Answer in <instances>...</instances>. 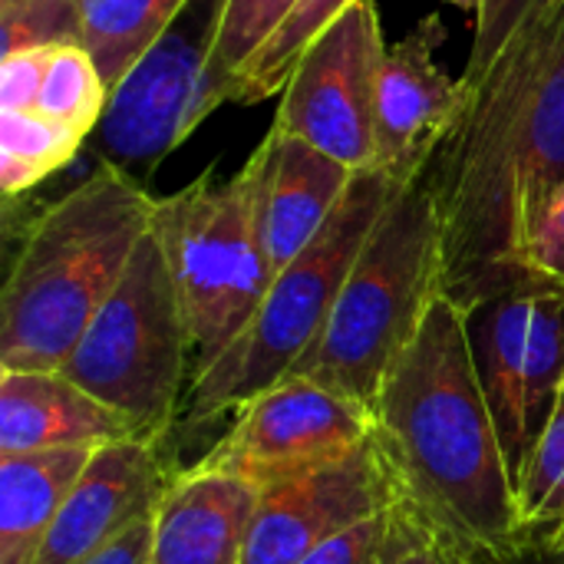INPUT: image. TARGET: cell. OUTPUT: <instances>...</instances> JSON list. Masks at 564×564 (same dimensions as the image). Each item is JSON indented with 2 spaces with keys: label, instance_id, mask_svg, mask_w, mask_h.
<instances>
[{
  "label": "cell",
  "instance_id": "6da1fadb",
  "mask_svg": "<svg viewBox=\"0 0 564 564\" xmlns=\"http://www.w3.org/2000/svg\"><path fill=\"white\" fill-rule=\"evenodd\" d=\"M373 440L393 469L400 502L453 564H509L519 552V506L486 406L466 311L436 297L370 406Z\"/></svg>",
  "mask_w": 564,
  "mask_h": 564
},
{
  "label": "cell",
  "instance_id": "7a4b0ae2",
  "mask_svg": "<svg viewBox=\"0 0 564 564\" xmlns=\"http://www.w3.org/2000/svg\"><path fill=\"white\" fill-rule=\"evenodd\" d=\"M446 198L525 245L564 188V0L558 30H519L486 76L463 86L456 126L436 152ZM529 271V268H525Z\"/></svg>",
  "mask_w": 564,
  "mask_h": 564
},
{
  "label": "cell",
  "instance_id": "3957f363",
  "mask_svg": "<svg viewBox=\"0 0 564 564\" xmlns=\"http://www.w3.org/2000/svg\"><path fill=\"white\" fill-rule=\"evenodd\" d=\"M155 195L96 165L23 228L0 294V370H59L152 231Z\"/></svg>",
  "mask_w": 564,
  "mask_h": 564
},
{
  "label": "cell",
  "instance_id": "277c9868",
  "mask_svg": "<svg viewBox=\"0 0 564 564\" xmlns=\"http://www.w3.org/2000/svg\"><path fill=\"white\" fill-rule=\"evenodd\" d=\"M443 294L440 215L426 172L406 178L373 225L330 321L288 380L373 406L383 377Z\"/></svg>",
  "mask_w": 564,
  "mask_h": 564
},
{
  "label": "cell",
  "instance_id": "5b68a950",
  "mask_svg": "<svg viewBox=\"0 0 564 564\" xmlns=\"http://www.w3.org/2000/svg\"><path fill=\"white\" fill-rule=\"evenodd\" d=\"M403 182V175L387 169L354 175L330 221L284 271L274 274L248 327L208 370L192 380L182 406L185 423L195 426L221 413H235L248 400L288 380V373L324 334L354 261Z\"/></svg>",
  "mask_w": 564,
  "mask_h": 564
},
{
  "label": "cell",
  "instance_id": "8992f818",
  "mask_svg": "<svg viewBox=\"0 0 564 564\" xmlns=\"http://www.w3.org/2000/svg\"><path fill=\"white\" fill-rule=\"evenodd\" d=\"M258 155L238 175L212 172L155 198L152 235L159 238L185 314L195 373L208 370L261 307L274 271L258 221Z\"/></svg>",
  "mask_w": 564,
  "mask_h": 564
},
{
  "label": "cell",
  "instance_id": "52a82bcc",
  "mask_svg": "<svg viewBox=\"0 0 564 564\" xmlns=\"http://www.w3.org/2000/svg\"><path fill=\"white\" fill-rule=\"evenodd\" d=\"M59 373L116 410L135 440L162 446L172 433L195 360L175 281L152 231Z\"/></svg>",
  "mask_w": 564,
  "mask_h": 564
},
{
  "label": "cell",
  "instance_id": "ba28073f",
  "mask_svg": "<svg viewBox=\"0 0 564 564\" xmlns=\"http://www.w3.org/2000/svg\"><path fill=\"white\" fill-rule=\"evenodd\" d=\"M218 3L221 0H192L119 79L86 142L96 165H109L142 185L165 155L202 126L205 66Z\"/></svg>",
  "mask_w": 564,
  "mask_h": 564
},
{
  "label": "cell",
  "instance_id": "9c48e42d",
  "mask_svg": "<svg viewBox=\"0 0 564 564\" xmlns=\"http://www.w3.org/2000/svg\"><path fill=\"white\" fill-rule=\"evenodd\" d=\"M387 40L373 0L347 7L297 59L274 126L317 145L350 172L373 169L377 83Z\"/></svg>",
  "mask_w": 564,
  "mask_h": 564
},
{
  "label": "cell",
  "instance_id": "30bf717a",
  "mask_svg": "<svg viewBox=\"0 0 564 564\" xmlns=\"http://www.w3.org/2000/svg\"><path fill=\"white\" fill-rule=\"evenodd\" d=\"M373 436V413L311 380H281L235 410L225 436L198 459L258 492L344 459Z\"/></svg>",
  "mask_w": 564,
  "mask_h": 564
},
{
  "label": "cell",
  "instance_id": "8fae6325",
  "mask_svg": "<svg viewBox=\"0 0 564 564\" xmlns=\"http://www.w3.org/2000/svg\"><path fill=\"white\" fill-rule=\"evenodd\" d=\"M400 502L377 440L261 492L245 564H301L327 539Z\"/></svg>",
  "mask_w": 564,
  "mask_h": 564
},
{
  "label": "cell",
  "instance_id": "7c38bea8",
  "mask_svg": "<svg viewBox=\"0 0 564 564\" xmlns=\"http://www.w3.org/2000/svg\"><path fill=\"white\" fill-rule=\"evenodd\" d=\"M446 40L440 13L423 17L403 40L387 46L377 83V155L373 169L423 175L463 109V83L440 63Z\"/></svg>",
  "mask_w": 564,
  "mask_h": 564
},
{
  "label": "cell",
  "instance_id": "4fadbf2b",
  "mask_svg": "<svg viewBox=\"0 0 564 564\" xmlns=\"http://www.w3.org/2000/svg\"><path fill=\"white\" fill-rule=\"evenodd\" d=\"M175 473H169L159 443L122 440L99 446L69 489L36 564L89 558L135 522L152 519Z\"/></svg>",
  "mask_w": 564,
  "mask_h": 564
},
{
  "label": "cell",
  "instance_id": "5bb4252c",
  "mask_svg": "<svg viewBox=\"0 0 564 564\" xmlns=\"http://www.w3.org/2000/svg\"><path fill=\"white\" fill-rule=\"evenodd\" d=\"M258 155V221L271 271H284L330 221L357 172L317 145L271 126Z\"/></svg>",
  "mask_w": 564,
  "mask_h": 564
},
{
  "label": "cell",
  "instance_id": "9a60e30c",
  "mask_svg": "<svg viewBox=\"0 0 564 564\" xmlns=\"http://www.w3.org/2000/svg\"><path fill=\"white\" fill-rule=\"evenodd\" d=\"M258 499L251 482L195 463L169 482L152 516L149 564H245Z\"/></svg>",
  "mask_w": 564,
  "mask_h": 564
},
{
  "label": "cell",
  "instance_id": "2e32d148",
  "mask_svg": "<svg viewBox=\"0 0 564 564\" xmlns=\"http://www.w3.org/2000/svg\"><path fill=\"white\" fill-rule=\"evenodd\" d=\"M539 284L542 281L519 284L466 311L473 367L486 406L492 413L516 489L532 459V446L525 433V354H529V324H532Z\"/></svg>",
  "mask_w": 564,
  "mask_h": 564
},
{
  "label": "cell",
  "instance_id": "e0dca14e",
  "mask_svg": "<svg viewBox=\"0 0 564 564\" xmlns=\"http://www.w3.org/2000/svg\"><path fill=\"white\" fill-rule=\"evenodd\" d=\"M122 440L132 426L59 370H0V456Z\"/></svg>",
  "mask_w": 564,
  "mask_h": 564
},
{
  "label": "cell",
  "instance_id": "ac0fdd59",
  "mask_svg": "<svg viewBox=\"0 0 564 564\" xmlns=\"http://www.w3.org/2000/svg\"><path fill=\"white\" fill-rule=\"evenodd\" d=\"M96 449L63 446L0 456V564H36L69 489Z\"/></svg>",
  "mask_w": 564,
  "mask_h": 564
},
{
  "label": "cell",
  "instance_id": "d6986e66",
  "mask_svg": "<svg viewBox=\"0 0 564 564\" xmlns=\"http://www.w3.org/2000/svg\"><path fill=\"white\" fill-rule=\"evenodd\" d=\"M83 46L96 59L109 93L139 56L185 13L192 0H76Z\"/></svg>",
  "mask_w": 564,
  "mask_h": 564
},
{
  "label": "cell",
  "instance_id": "ffe728a7",
  "mask_svg": "<svg viewBox=\"0 0 564 564\" xmlns=\"http://www.w3.org/2000/svg\"><path fill=\"white\" fill-rule=\"evenodd\" d=\"M86 132L40 112H0V188L13 202L30 188L43 185L50 175L63 172L83 145Z\"/></svg>",
  "mask_w": 564,
  "mask_h": 564
},
{
  "label": "cell",
  "instance_id": "44dd1931",
  "mask_svg": "<svg viewBox=\"0 0 564 564\" xmlns=\"http://www.w3.org/2000/svg\"><path fill=\"white\" fill-rule=\"evenodd\" d=\"M301 7V0H221L215 17V40L205 66L202 122L228 102L238 73L274 36V30Z\"/></svg>",
  "mask_w": 564,
  "mask_h": 564
},
{
  "label": "cell",
  "instance_id": "7402d4cb",
  "mask_svg": "<svg viewBox=\"0 0 564 564\" xmlns=\"http://www.w3.org/2000/svg\"><path fill=\"white\" fill-rule=\"evenodd\" d=\"M522 552L564 549V393L516 489Z\"/></svg>",
  "mask_w": 564,
  "mask_h": 564
},
{
  "label": "cell",
  "instance_id": "603a6c76",
  "mask_svg": "<svg viewBox=\"0 0 564 564\" xmlns=\"http://www.w3.org/2000/svg\"><path fill=\"white\" fill-rule=\"evenodd\" d=\"M564 393V284L542 281L535 291L525 354V433L535 453Z\"/></svg>",
  "mask_w": 564,
  "mask_h": 564
},
{
  "label": "cell",
  "instance_id": "cb8c5ba5",
  "mask_svg": "<svg viewBox=\"0 0 564 564\" xmlns=\"http://www.w3.org/2000/svg\"><path fill=\"white\" fill-rule=\"evenodd\" d=\"M357 0H301V7L274 30V36L251 56V63L238 73L228 102H261L281 96L288 86L301 53Z\"/></svg>",
  "mask_w": 564,
  "mask_h": 564
},
{
  "label": "cell",
  "instance_id": "d4e9b609",
  "mask_svg": "<svg viewBox=\"0 0 564 564\" xmlns=\"http://www.w3.org/2000/svg\"><path fill=\"white\" fill-rule=\"evenodd\" d=\"M109 106V86L83 43H63L53 50L36 109L93 135Z\"/></svg>",
  "mask_w": 564,
  "mask_h": 564
},
{
  "label": "cell",
  "instance_id": "484cf974",
  "mask_svg": "<svg viewBox=\"0 0 564 564\" xmlns=\"http://www.w3.org/2000/svg\"><path fill=\"white\" fill-rule=\"evenodd\" d=\"M426 545L430 539L423 525L403 502H397L327 539L301 564H403Z\"/></svg>",
  "mask_w": 564,
  "mask_h": 564
},
{
  "label": "cell",
  "instance_id": "4316f807",
  "mask_svg": "<svg viewBox=\"0 0 564 564\" xmlns=\"http://www.w3.org/2000/svg\"><path fill=\"white\" fill-rule=\"evenodd\" d=\"M63 43H83L76 0H0V59Z\"/></svg>",
  "mask_w": 564,
  "mask_h": 564
},
{
  "label": "cell",
  "instance_id": "83f0119b",
  "mask_svg": "<svg viewBox=\"0 0 564 564\" xmlns=\"http://www.w3.org/2000/svg\"><path fill=\"white\" fill-rule=\"evenodd\" d=\"M549 0H482V10L476 17V30H473V50L463 69V83H476L486 76V69L496 63V56L502 53V46L516 36V30L535 17Z\"/></svg>",
  "mask_w": 564,
  "mask_h": 564
},
{
  "label": "cell",
  "instance_id": "f1b7e54d",
  "mask_svg": "<svg viewBox=\"0 0 564 564\" xmlns=\"http://www.w3.org/2000/svg\"><path fill=\"white\" fill-rule=\"evenodd\" d=\"M56 46H33L0 59V112L36 109L40 86Z\"/></svg>",
  "mask_w": 564,
  "mask_h": 564
},
{
  "label": "cell",
  "instance_id": "f546056e",
  "mask_svg": "<svg viewBox=\"0 0 564 564\" xmlns=\"http://www.w3.org/2000/svg\"><path fill=\"white\" fill-rule=\"evenodd\" d=\"M525 268L535 278L564 284V188L525 245Z\"/></svg>",
  "mask_w": 564,
  "mask_h": 564
},
{
  "label": "cell",
  "instance_id": "4dcf8cb0",
  "mask_svg": "<svg viewBox=\"0 0 564 564\" xmlns=\"http://www.w3.org/2000/svg\"><path fill=\"white\" fill-rule=\"evenodd\" d=\"M149 555H152V519H142L79 564H149Z\"/></svg>",
  "mask_w": 564,
  "mask_h": 564
},
{
  "label": "cell",
  "instance_id": "1f68e13d",
  "mask_svg": "<svg viewBox=\"0 0 564 564\" xmlns=\"http://www.w3.org/2000/svg\"><path fill=\"white\" fill-rule=\"evenodd\" d=\"M509 564H564V549L562 552H519Z\"/></svg>",
  "mask_w": 564,
  "mask_h": 564
},
{
  "label": "cell",
  "instance_id": "d6a6232c",
  "mask_svg": "<svg viewBox=\"0 0 564 564\" xmlns=\"http://www.w3.org/2000/svg\"><path fill=\"white\" fill-rule=\"evenodd\" d=\"M403 564H453V562H449V558H443L433 545H426V549H420L416 555H410Z\"/></svg>",
  "mask_w": 564,
  "mask_h": 564
},
{
  "label": "cell",
  "instance_id": "836d02e7",
  "mask_svg": "<svg viewBox=\"0 0 564 564\" xmlns=\"http://www.w3.org/2000/svg\"><path fill=\"white\" fill-rule=\"evenodd\" d=\"M446 3H453L456 10L473 13V17H479V10H482V0H446Z\"/></svg>",
  "mask_w": 564,
  "mask_h": 564
}]
</instances>
